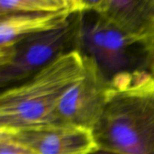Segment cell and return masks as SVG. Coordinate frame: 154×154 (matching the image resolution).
I'll list each match as a JSON object with an SVG mask.
<instances>
[{
	"label": "cell",
	"mask_w": 154,
	"mask_h": 154,
	"mask_svg": "<svg viewBox=\"0 0 154 154\" xmlns=\"http://www.w3.org/2000/svg\"><path fill=\"white\" fill-rule=\"evenodd\" d=\"M86 154H122L114 151H110V150H106V149H103L100 147H96L93 150H91L90 152H87Z\"/></svg>",
	"instance_id": "8fae6325"
},
{
	"label": "cell",
	"mask_w": 154,
	"mask_h": 154,
	"mask_svg": "<svg viewBox=\"0 0 154 154\" xmlns=\"http://www.w3.org/2000/svg\"><path fill=\"white\" fill-rule=\"evenodd\" d=\"M97 147L122 154H154V79L113 92L92 129Z\"/></svg>",
	"instance_id": "3957f363"
},
{
	"label": "cell",
	"mask_w": 154,
	"mask_h": 154,
	"mask_svg": "<svg viewBox=\"0 0 154 154\" xmlns=\"http://www.w3.org/2000/svg\"><path fill=\"white\" fill-rule=\"evenodd\" d=\"M0 154H38L23 144L0 133Z\"/></svg>",
	"instance_id": "30bf717a"
},
{
	"label": "cell",
	"mask_w": 154,
	"mask_h": 154,
	"mask_svg": "<svg viewBox=\"0 0 154 154\" xmlns=\"http://www.w3.org/2000/svg\"><path fill=\"white\" fill-rule=\"evenodd\" d=\"M85 74L62 97L56 110L58 125L92 131L114 92L88 63Z\"/></svg>",
	"instance_id": "5b68a950"
},
{
	"label": "cell",
	"mask_w": 154,
	"mask_h": 154,
	"mask_svg": "<svg viewBox=\"0 0 154 154\" xmlns=\"http://www.w3.org/2000/svg\"><path fill=\"white\" fill-rule=\"evenodd\" d=\"M85 74L78 51L65 54L28 79L2 91L0 129L58 125L56 110L65 93Z\"/></svg>",
	"instance_id": "7a4b0ae2"
},
{
	"label": "cell",
	"mask_w": 154,
	"mask_h": 154,
	"mask_svg": "<svg viewBox=\"0 0 154 154\" xmlns=\"http://www.w3.org/2000/svg\"><path fill=\"white\" fill-rule=\"evenodd\" d=\"M38 154H86L97 147L92 131L66 125L0 129Z\"/></svg>",
	"instance_id": "8992f818"
},
{
	"label": "cell",
	"mask_w": 154,
	"mask_h": 154,
	"mask_svg": "<svg viewBox=\"0 0 154 154\" xmlns=\"http://www.w3.org/2000/svg\"><path fill=\"white\" fill-rule=\"evenodd\" d=\"M77 51L114 92L154 79V43L129 35L95 9L80 14Z\"/></svg>",
	"instance_id": "6da1fadb"
},
{
	"label": "cell",
	"mask_w": 154,
	"mask_h": 154,
	"mask_svg": "<svg viewBox=\"0 0 154 154\" xmlns=\"http://www.w3.org/2000/svg\"><path fill=\"white\" fill-rule=\"evenodd\" d=\"M74 14L62 12L3 15L0 20V47L8 45L27 35L60 27L67 23Z\"/></svg>",
	"instance_id": "ba28073f"
},
{
	"label": "cell",
	"mask_w": 154,
	"mask_h": 154,
	"mask_svg": "<svg viewBox=\"0 0 154 154\" xmlns=\"http://www.w3.org/2000/svg\"><path fill=\"white\" fill-rule=\"evenodd\" d=\"M84 10L83 0H1L0 15L15 14L78 13Z\"/></svg>",
	"instance_id": "9c48e42d"
},
{
	"label": "cell",
	"mask_w": 154,
	"mask_h": 154,
	"mask_svg": "<svg viewBox=\"0 0 154 154\" xmlns=\"http://www.w3.org/2000/svg\"><path fill=\"white\" fill-rule=\"evenodd\" d=\"M81 12L64 25L20 38L0 47V87L3 90L28 79L58 58L77 51Z\"/></svg>",
	"instance_id": "277c9868"
},
{
	"label": "cell",
	"mask_w": 154,
	"mask_h": 154,
	"mask_svg": "<svg viewBox=\"0 0 154 154\" xmlns=\"http://www.w3.org/2000/svg\"><path fill=\"white\" fill-rule=\"evenodd\" d=\"M131 36L154 43V0H83ZM83 10V11H84Z\"/></svg>",
	"instance_id": "52a82bcc"
}]
</instances>
